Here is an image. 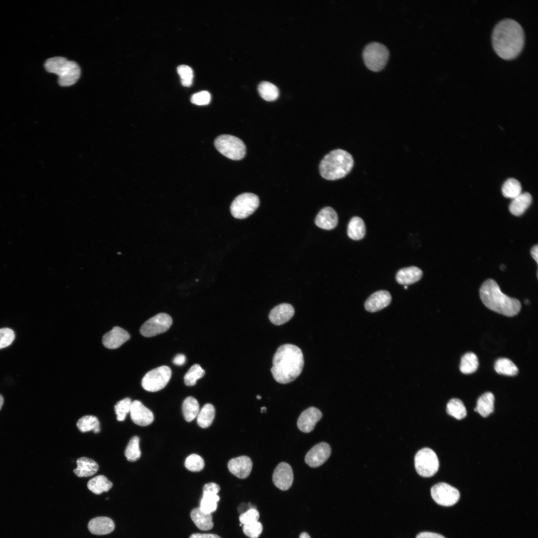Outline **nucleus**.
Here are the masks:
<instances>
[{"mask_svg": "<svg viewBox=\"0 0 538 538\" xmlns=\"http://www.w3.org/2000/svg\"><path fill=\"white\" fill-rule=\"evenodd\" d=\"M422 274V271L419 268L412 266L400 269L396 274V279L399 284L408 285L419 280Z\"/></svg>", "mask_w": 538, "mask_h": 538, "instance_id": "nucleus-24", "label": "nucleus"}, {"mask_svg": "<svg viewBox=\"0 0 538 538\" xmlns=\"http://www.w3.org/2000/svg\"><path fill=\"white\" fill-rule=\"evenodd\" d=\"M177 71L181 78L183 86L189 87L192 83L193 72L192 68L186 65H181L177 68Z\"/></svg>", "mask_w": 538, "mask_h": 538, "instance_id": "nucleus-43", "label": "nucleus"}, {"mask_svg": "<svg viewBox=\"0 0 538 538\" xmlns=\"http://www.w3.org/2000/svg\"><path fill=\"white\" fill-rule=\"evenodd\" d=\"M480 298L490 310L508 317L517 314L520 311V301L504 294L497 283L492 279L485 281L480 288Z\"/></svg>", "mask_w": 538, "mask_h": 538, "instance_id": "nucleus-3", "label": "nucleus"}, {"mask_svg": "<svg viewBox=\"0 0 538 538\" xmlns=\"http://www.w3.org/2000/svg\"><path fill=\"white\" fill-rule=\"evenodd\" d=\"M392 300L391 294L387 290L377 291L371 294L366 300L364 304L366 310L370 312H375L388 306Z\"/></svg>", "mask_w": 538, "mask_h": 538, "instance_id": "nucleus-19", "label": "nucleus"}, {"mask_svg": "<svg viewBox=\"0 0 538 538\" xmlns=\"http://www.w3.org/2000/svg\"><path fill=\"white\" fill-rule=\"evenodd\" d=\"M338 222L336 211L330 207L323 208L316 217L315 223L318 227L325 230L335 228Z\"/></svg>", "mask_w": 538, "mask_h": 538, "instance_id": "nucleus-22", "label": "nucleus"}, {"mask_svg": "<svg viewBox=\"0 0 538 538\" xmlns=\"http://www.w3.org/2000/svg\"><path fill=\"white\" fill-rule=\"evenodd\" d=\"M366 234V226L361 218L355 216L349 222L347 228L348 237L352 240H359L364 238Z\"/></svg>", "mask_w": 538, "mask_h": 538, "instance_id": "nucleus-29", "label": "nucleus"}, {"mask_svg": "<svg viewBox=\"0 0 538 538\" xmlns=\"http://www.w3.org/2000/svg\"><path fill=\"white\" fill-rule=\"evenodd\" d=\"M431 496L438 504L451 506L456 504L460 498V493L455 488L447 483L440 482L432 487Z\"/></svg>", "mask_w": 538, "mask_h": 538, "instance_id": "nucleus-11", "label": "nucleus"}, {"mask_svg": "<svg viewBox=\"0 0 538 538\" xmlns=\"http://www.w3.org/2000/svg\"><path fill=\"white\" fill-rule=\"evenodd\" d=\"M77 467L73 470L78 477H89L95 474L99 469L98 464L93 459L81 457L76 461Z\"/></svg>", "mask_w": 538, "mask_h": 538, "instance_id": "nucleus-25", "label": "nucleus"}, {"mask_svg": "<svg viewBox=\"0 0 538 538\" xmlns=\"http://www.w3.org/2000/svg\"><path fill=\"white\" fill-rule=\"evenodd\" d=\"M404 289H407V286H404Z\"/></svg>", "mask_w": 538, "mask_h": 538, "instance_id": "nucleus-58", "label": "nucleus"}, {"mask_svg": "<svg viewBox=\"0 0 538 538\" xmlns=\"http://www.w3.org/2000/svg\"><path fill=\"white\" fill-rule=\"evenodd\" d=\"M260 514L254 507H252L242 513L239 517V520L243 525H248L258 521Z\"/></svg>", "mask_w": 538, "mask_h": 538, "instance_id": "nucleus-45", "label": "nucleus"}, {"mask_svg": "<svg viewBox=\"0 0 538 538\" xmlns=\"http://www.w3.org/2000/svg\"><path fill=\"white\" fill-rule=\"evenodd\" d=\"M525 32L521 25L511 18H505L494 26L492 43L497 54L506 60L517 57L525 44Z\"/></svg>", "mask_w": 538, "mask_h": 538, "instance_id": "nucleus-1", "label": "nucleus"}, {"mask_svg": "<svg viewBox=\"0 0 538 538\" xmlns=\"http://www.w3.org/2000/svg\"><path fill=\"white\" fill-rule=\"evenodd\" d=\"M185 466L191 471L198 472L203 469L204 461L200 456L196 454H192L186 459Z\"/></svg>", "mask_w": 538, "mask_h": 538, "instance_id": "nucleus-42", "label": "nucleus"}, {"mask_svg": "<svg viewBox=\"0 0 538 538\" xmlns=\"http://www.w3.org/2000/svg\"><path fill=\"white\" fill-rule=\"evenodd\" d=\"M260 204L259 198L252 193H244L237 196L232 202L230 211L237 219H245L252 214Z\"/></svg>", "mask_w": 538, "mask_h": 538, "instance_id": "nucleus-9", "label": "nucleus"}, {"mask_svg": "<svg viewBox=\"0 0 538 538\" xmlns=\"http://www.w3.org/2000/svg\"><path fill=\"white\" fill-rule=\"evenodd\" d=\"M532 197L528 192L521 193L514 198L509 206V210L514 215H523L531 204Z\"/></svg>", "mask_w": 538, "mask_h": 538, "instance_id": "nucleus-27", "label": "nucleus"}, {"mask_svg": "<svg viewBox=\"0 0 538 538\" xmlns=\"http://www.w3.org/2000/svg\"><path fill=\"white\" fill-rule=\"evenodd\" d=\"M113 486V483L104 475H98L90 479L88 483V488L93 493L99 495L108 492Z\"/></svg>", "mask_w": 538, "mask_h": 538, "instance_id": "nucleus-30", "label": "nucleus"}, {"mask_svg": "<svg viewBox=\"0 0 538 538\" xmlns=\"http://www.w3.org/2000/svg\"><path fill=\"white\" fill-rule=\"evenodd\" d=\"M266 410H267V408L265 406H263V407L261 408V412H262L265 411Z\"/></svg>", "mask_w": 538, "mask_h": 538, "instance_id": "nucleus-54", "label": "nucleus"}, {"mask_svg": "<svg viewBox=\"0 0 538 538\" xmlns=\"http://www.w3.org/2000/svg\"><path fill=\"white\" fill-rule=\"evenodd\" d=\"M257 399H258V400H260V399H261V396H260V395H258V396H257Z\"/></svg>", "mask_w": 538, "mask_h": 538, "instance_id": "nucleus-57", "label": "nucleus"}, {"mask_svg": "<svg viewBox=\"0 0 538 538\" xmlns=\"http://www.w3.org/2000/svg\"><path fill=\"white\" fill-rule=\"evenodd\" d=\"M189 538H221L219 536L213 534H200L195 533L192 534Z\"/></svg>", "mask_w": 538, "mask_h": 538, "instance_id": "nucleus-49", "label": "nucleus"}, {"mask_svg": "<svg viewBox=\"0 0 538 538\" xmlns=\"http://www.w3.org/2000/svg\"><path fill=\"white\" fill-rule=\"evenodd\" d=\"M495 397L491 392L482 395L477 400L476 407L474 409L482 416L487 417L494 410Z\"/></svg>", "mask_w": 538, "mask_h": 538, "instance_id": "nucleus-28", "label": "nucleus"}, {"mask_svg": "<svg viewBox=\"0 0 538 538\" xmlns=\"http://www.w3.org/2000/svg\"><path fill=\"white\" fill-rule=\"evenodd\" d=\"M354 160L347 151L336 149L326 154L319 165L320 175L324 178L334 180L345 177L352 169Z\"/></svg>", "mask_w": 538, "mask_h": 538, "instance_id": "nucleus-4", "label": "nucleus"}, {"mask_svg": "<svg viewBox=\"0 0 538 538\" xmlns=\"http://www.w3.org/2000/svg\"><path fill=\"white\" fill-rule=\"evenodd\" d=\"M252 461L247 456H241L231 459L228 463L230 472L239 478L244 479L251 473Z\"/></svg>", "mask_w": 538, "mask_h": 538, "instance_id": "nucleus-18", "label": "nucleus"}, {"mask_svg": "<svg viewBox=\"0 0 538 538\" xmlns=\"http://www.w3.org/2000/svg\"><path fill=\"white\" fill-rule=\"evenodd\" d=\"M262 531L263 525L259 521L243 526V533L250 538H258Z\"/></svg>", "mask_w": 538, "mask_h": 538, "instance_id": "nucleus-44", "label": "nucleus"}, {"mask_svg": "<svg viewBox=\"0 0 538 538\" xmlns=\"http://www.w3.org/2000/svg\"><path fill=\"white\" fill-rule=\"evenodd\" d=\"M220 489L219 486L213 482L207 483L204 486L203 496L199 507L202 511L211 514L216 510L217 503L220 500V497L217 495Z\"/></svg>", "mask_w": 538, "mask_h": 538, "instance_id": "nucleus-13", "label": "nucleus"}, {"mask_svg": "<svg viewBox=\"0 0 538 538\" xmlns=\"http://www.w3.org/2000/svg\"><path fill=\"white\" fill-rule=\"evenodd\" d=\"M130 412L132 421L138 425H149L154 420L152 411L137 400L132 402Z\"/></svg>", "mask_w": 538, "mask_h": 538, "instance_id": "nucleus-16", "label": "nucleus"}, {"mask_svg": "<svg viewBox=\"0 0 538 538\" xmlns=\"http://www.w3.org/2000/svg\"><path fill=\"white\" fill-rule=\"evenodd\" d=\"M322 416V413L320 410L315 407H310L299 415L297 422V427L303 432H310Z\"/></svg>", "mask_w": 538, "mask_h": 538, "instance_id": "nucleus-17", "label": "nucleus"}, {"mask_svg": "<svg viewBox=\"0 0 538 538\" xmlns=\"http://www.w3.org/2000/svg\"><path fill=\"white\" fill-rule=\"evenodd\" d=\"M132 403L130 398H126L119 401L115 404V412L118 421H123L125 419L127 414L130 412Z\"/></svg>", "mask_w": 538, "mask_h": 538, "instance_id": "nucleus-41", "label": "nucleus"}, {"mask_svg": "<svg viewBox=\"0 0 538 538\" xmlns=\"http://www.w3.org/2000/svg\"><path fill=\"white\" fill-rule=\"evenodd\" d=\"M478 366V359L476 355L472 352H468L461 358L459 369L462 373L470 374L475 372Z\"/></svg>", "mask_w": 538, "mask_h": 538, "instance_id": "nucleus-33", "label": "nucleus"}, {"mask_svg": "<svg viewBox=\"0 0 538 538\" xmlns=\"http://www.w3.org/2000/svg\"><path fill=\"white\" fill-rule=\"evenodd\" d=\"M415 538H445V537L436 533L424 532L418 534Z\"/></svg>", "mask_w": 538, "mask_h": 538, "instance_id": "nucleus-48", "label": "nucleus"}, {"mask_svg": "<svg viewBox=\"0 0 538 538\" xmlns=\"http://www.w3.org/2000/svg\"><path fill=\"white\" fill-rule=\"evenodd\" d=\"M414 465L417 473L423 477H430L437 472L439 461L436 453L429 448L419 450L414 457Z\"/></svg>", "mask_w": 538, "mask_h": 538, "instance_id": "nucleus-8", "label": "nucleus"}, {"mask_svg": "<svg viewBox=\"0 0 538 538\" xmlns=\"http://www.w3.org/2000/svg\"><path fill=\"white\" fill-rule=\"evenodd\" d=\"M3 404V398L2 396L0 395V409H1Z\"/></svg>", "mask_w": 538, "mask_h": 538, "instance_id": "nucleus-53", "label": "nucleus"}, {"mask_svg": "<svg viewBox=\"0 0 538 538\" xmlns=\"http://www.w3.org/2000/svg\"><path fill=\"white\" fill-rule=\"evenodd\" d=\"M293 481V473L290 465L284 462L279 463L272 474L274 485L281 490L285 491L290 488Z\"/></svg>", "mask_w": 538, "mask_h": 538, "instance_id": "nucleus-15", "label": "nucleus"}, {"mask_svg": "<svg viewBox=\"0 0 538 538\" xmlns=\"http://www.w3.org/2000/svg\"><path fill=\"white\" fill-rule=\"evenodd\" d=\"M211 101V95L207 91H202L193 94L191 98V102L199 106L206 105Z\"/></svg>", "mask_w": 538, "mask_h": 538, "instance_id": "nucleus-47", "label": "nucleus"}, {"mask_svg": "<svg viewBox=\"0 0 538 538\" xmlns=\"http://www.w3.org/2000/svg\"><path fill=\"white\" fill-rule=\"evenodd\" d=\"M390 55L389 50L378 42L368 43L364 48L363 57L366 66L373 71H379L386 66Z\"/></svg>", "mask_w": 538, "mask_h": 538, "instance_id": "nucleus-6", "label": "nucleus"}, {"mask_svg": "<svg viewBox=\"0 0 538 538\" xmlns=\"http://www.w3.org/2000/svg\"><path fill=\"white\" fill-rule=\"evenodd\" d=\"M139 443V438L137 436H133L129 441L125 451V455L129 461L134 462L140 458Z\"/></svg>", "mask_w": 538, "mask_h": 538, "instance_id": "nucleus-39", "label": "nucleus"}, {"mask_svg": "<svg viewBox=\"0 0 538 538\" xmlns=\"http://www.w3.org/2000/svg\"><path fill=\"white\" fill-rule=\"evenodd\" d=\"M130 338V335L127 331L116 326L103 336L102 342L106 348L114 349L120 347Z\"/></svg>", "mask_w": 538, "mask_h": 538, "instance_id": "nucleus-20", "label": "nucleus"}, {"mask_svg": "<svg viewBox=\"0 0 538 538\" xmlns=\"http://www.w3.org/2000/svg\"><path fill=\"white\" fill-rule=\"evenodd\" d=\"M214 144L220 153L232 160H240L246 154V148L243 141L232 135H219L215 139Z\"/></svg>", "mask_w": 538, "mask_h": 538, "instance_id": "nucleus-7", "label": "nucleus"}, {"mask_svg": "<svg viewBox=\"0 0 538 538\" xmlns=\"http://www.w3.org/2000/svg\"><path fill=\"white\" fill-rule=\"evenodd\" d=\"M76 425L82 432L92 430L95 433H98L100 431L99 420L94 415H88L81 417L77 421Z\"/></svg>", "mask_w": 538, "mask_h": 538, "instance_id": "nucleus-31", "label": "nucleus"}, {"mask_svg": "<svg viewBox=\"0 0 538 538\" xmlns=\"http://www.w3.org/2000/svg\"><path fill=\"white\" fill-rule=\"evenodd\" d=\"M522 189L520 182L515 178H511L503 184L502 192L504 197L513 199L522 193Z\"/></svg>", "mask_w": 538, "mask_h": 538, "instance_id": "nucleus-37", "label": "nucleus"}, {"mask_svg": "<svg viewBox=\"0 0 538 538\" xmlns=\"http://www.w3.org/2000/svg\"><path fill=\"white\" fill-rule=\"evenodd\" d=\"M15 338L14 331L9 328L0 329V349L9 346Z\"/></svg>", "mask_w": 538, "mask_h": 538, "instance_id": "nucleus-46", "label": "nucleus"}, {"mask_svg": "<svg viewBox=\"0 0 538 538\" xmlns=\"http://www.w3.org/2000/svg\"><path fill=\"white\" fill-rule=\"evenodd\" d=\"M304 359L301 349L289 344L278 347L272 360L270 369L274 379L280 384H287L295 380L301 374Z\"/></svg>", "mask_w": 538, "mask_h": 538, "instance_id": "nucleus-2", "label": "nucleus"}, {"mask_svg": "<svg viewBox=\"0 0 538 538\" xmlns=\"http://www.w3.org/2000/svg\"><path fill=\"white\" fill-rule=\"evenodd\" d=\"M172 323V319L168 314L165 313H158L142 325L140 332L144 337H153L167 331Z\"/></svg>", "mask_w": 538, "mask_h": 538, "instance_id": "nucleus-12", "label": "nucleus"}, {"mask_svg": "<svg viewBox=\"0 0 538 538\" xmlns=\"http://www.w3.org/2000/svg\"><path fill=\"white\" fill-rule=\"evenodd\" d=\"M331 447L326 442H321L313 446L305 456V463L315 468L323 464L331 454Z\"/></svg>", "mask_w": 538, "mask_h": 538, "instance_id": "nucleus-14", "label": "nucleus"}, {"mask_svg": "<svg viewBox=\"0 0 538 538\" xmlns=\"http://www.w3.org/2000/svg\"><path fill=\"white\" fill-rule=\"evenodd\" d=\"M182 411L187 421L193 420L199 412V405L197 400L192 397L186 398L183 403Z\"/></svg>", "mask_w": 538, "mask_h": 538, "instance_id": "nucleus-35", "label": "nucleus"}, {"mask_svg": "<svg viewBox=\"0 0 538 538\" xmlns=\"http://www.w3.org/2000/svg\"><path fill=\"white\" fill-rule=\"evenodd\" d=\"M215 414L214 406L211 404H205L197 415L198 424L202 428L209 427L213 421Z\"/></svg>", "mask_w": 538, "mask_h": 538, "instance_id": "nucleus-34", "label": "nucleus"}, {"mask_svg": "<svg viewBox=\"0 0 538 538\" xmlns=\"http://www.w3.org/2000/svg\"><path fill=\"white\" fill-rule=\"evenodd\" d=\"M205 371L199 364H194L188 370L184 376V382L188 386L196 384L197 381L204 376Z\"/></svg>", "mask_w": 538, "mask_h": 538, "instance_id": "nucleus-40", "label": "nucleus"}, {"mask_svg": "<svg viewBox=\"0 0 538 538\" xmlns=\"http://www.w3.org/2000/svg\"><path fill=\"white\" fill-rule=\"evenodd\" d=\"M447 413L457 419L464 418L467 415L466 409L463 402L459 399H451L446 405Z\"/></svg>", "mask_w": 538, "mask_h": 538, "instance_id": "nucleus-36", "label": "nucleus"}, {"mask_svg": "<svg viewBox=\"0 0 538 538\" xmlns=\"http://www.w3.org/2000/svg\"><path fill=\"white\" fill-rule=\"evenodd\" d=\"M531 254L536 262L538 263V246L536 245L531 249Z\"/></svg>", "mask_w": 538, "mask_h": 538, "instance_id": "nucleus-51", "label": "nucleus"}, {"mask_svg": "<svg viewBox=\"0 0 538 538\" xmlns=\"http://www.w3.org/2000/svg\"><path fill=\"white\" fill-rule=\"evenodd\" d=\"M494 369L497 373L509 376H515L519 372L516 365L511 360L506 358L498 359L495 362Z\"/></svg>", "mask_w": 538, "mask_h": 538, "instance_id": "nucleus-32", "label": "nucleus"}, {"mask_svg": "<svg viewBox=\"0 0 538 538\" xmlns=\"http://www.w3.org/2000/svg\"><path fill=\"white\" fill-rule=\"evenodd\" d=\"M190 517L196 526L201 530L208 531L213 527L211 514L204 512L199 507L191 511Z\"/></svg>", "mask_w": 538, "mask_h": 538, "instance_id": "nucleus-26", "label": "nucleus"}, {"mask_svg": "<svg viewBox=\"0 0 538 538\" xmlns=\"http://www.w3.org/2000/svg\"><path fill=\"white\" fill-rule=\"evenodd\" d=\"M258 91L261 97L267 101H274L279 96L278 88L267 81L262 82L259 85Z\"/></svg>", "mask_w": 538, "mask_h": 538, "instance_id": "nucleus-38", "label": "nucleus"}, {"mask_svg": "<svg viewBox=\"0 0 538 538\" xmlns=\"http://www.w3.org/2000/svg\"><path fill=\"white\" fill-rule=\"evenodd\" d=\"M113 520L106 517H99L92 519L88 523L90 532L94 535H103L112 532L115 529Z\"/></svg>", "mask_w": 538, "mask_h": 538, "instance_id": "nucleus-23", "label": "nucleus"}, {"mask_svg": "<svg viewBox=\"0 0 538 538\" xmlns=\"http://www.w3.org/2000/svg\"><path fill=\"white\" fill-rule=\"evenodd\" d=\"M171 376L170 368L167 366H161L147 372L142 379L141 385L147 391L156 392L165 387Z\"/></svg>", "mask_w": 538, "mask_h": 538, "instance_id": "nucleus-10", "label": "nucleus"}, {"mask_svg": "<svg viewBox=\"0 0 538 538\" xmlns=\"http://www.w3.org/2000/svg\"><path fill=\"white\" fill-rule=\"evenodd\" d=\"M46 71L56 74L61 86H70L75 84L80 76V68L77 63L63 57L48 59L45 62Z\"/></svg>", "mask_w": 538, "mask_h": 538, "instance_id": "nucleus-5", "label": "nucleus"}, {"mask_svg": "<svg viewBox=\"0 0 538 538\" xmlns=\"http://www.w3.org/2000/svg\"><path fill=\"white\" fill-rule=\"evenodd\" d=\"M299 538H311L310 536L306 532L302 533L300 536Z\"/></svg>", "mask_w": 538, "mask_h": 538, "instance_id": "nucleus-52", "label": "nucleus"}, {"mask_svg": "<svg viewBox=\"0 0 538 538\" xmlns=\"http://www.w3.org/2000/svg\"><path fill=\"white\" fill-rule=\"evenodd\" d=\"M525 303L526 304H528L530 303V301L528 299H526L525 301Z\"/></svg>", "mask_w": 538, "mask_h": 538, "instance_id": "nucleus-56", "label": "nucleus"}, {"mask_svg": "<svg viewBox=\"0 0 538 538\" xmlns=\"http://www.w3.org/2000/svg\"><path fill=\"white\" fill-rule=\"evenodd\" d=\"M294 314V309L291 305L282 303L276 306L270 311L269 317L272 324L280 325L288 321Z\"/></svg>", "mask_w": 538, "mask_h": 538, "instance_id": "nucleus-21", "label": "nucleus"}, {"mask_svg": "<svg viewBox=\"0 0 538 538\" xmlns=\"http://www.w3.org/2000/svg\"><path fill=\"white\" fill-rule=\"evenodd\" d=\"M500 268H501V269L503 270L505 268V266H504L503 265H502L500 266Z\"/></svg>", "mask_w": 538, "mask_h": 538, "instance_id": "nucleus-55", "label": "nucleus"}, {"mask_svg": "<svg viewBox=\"0 0 538 538\" xmlns=\"http://www.w3.org/2000/svg\"><path fill=\"white\" fill-rule=\"evenodd\" d=\"M186 361V357L183 354H177L173 359V363L177 365H183Z\"/></svg>", "mask_w": 538, "mask_h": 538, "instance_id": "nucleus-50", "label": "nucleus"}]
</instances>
